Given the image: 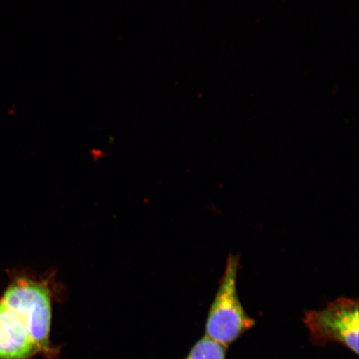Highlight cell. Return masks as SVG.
I'll return each mask as SVG.
<instances>
[{"mask_svg": "<svg viewBox=\"0 0 359 359\" xmlns=\"http://www.w3.org/2000/svg\"><path fill=\"white\" fill-rule=\"evenodd\" d=\"M238 271L239 258L236 255H229L205 324V336L226 348L255 325L238 295Z\"/></svg>", "mask_w": 359, "mask_h": 359, "instance_id": "1", "label": "cell"}, {"mask_svg": "<svg viewBox=\"0 0 359 359\" xmlns=\"http://www.w3.org/2000/svg\"><path fill=\"white\" fill-rule=\"evenodd\" d=\"M316 346L336 343L358 354V302L339 298L320 311H308L303 318Z\"/></svg>", "mask_w": 359, "mask_h": 359, "instance_id": "2", "label": "cell"}, {"mask_svg": "<svg viewBox=\"0 0 359 359\" xmlns=\"http://www.w3.org/2000/svg\"><path fill=\"white\" fill-rule=\"evenodd\" d=\"M1 300L20 318L39 351H46L52 325L51 298L46 287L20 280L8 287Z\"/></svg>", "mask_w": 359, "mask_h": 359, "instance_id": "3", "label": "cell"}, {"mask_svg": "<svg viewBox=\"0 0 359 359\" xmlns=\"http://www.w3.org/2000/svg\"><path fill=\"white\" fill-rule=\"evenodd\" d=\"M38 351L20 318L0 299V359H28Z\"/></svg>", "mask_w": 359, "mask_h": 359, "instance_id": "4", "label": "cell"}, {"mask_svg": "<svg viewBox=\"0 0 359 359\" xmlns=\"http://www.w3.org/2000/svg\"><path fill=\"white\" fill-rule=\"evenodd\" d=\"M227 348L208 337L197 341L186 359H226Z\"/></svg>", "mask_w": 359, "mask_h": 359, "instance_id": "5", "label": "cell"}]
</instances>
